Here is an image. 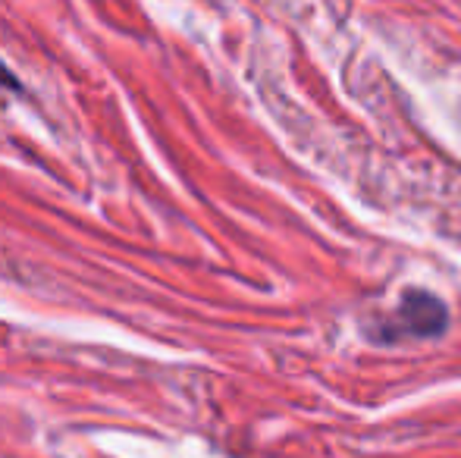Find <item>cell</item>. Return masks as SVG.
<instances>
[{
  "mask_svg": "<svg viewBox=\"0 0 461 458\" xmlns=\"http://www.w3.org/2000/svg\"><path fill=\"white\" fill-rule=\"evenodd\" d=\"M0 85L13 88V92H23V85H19L16 73H13V69H10V67H6V63H4V60H0Z\"/></svg>",
  "mask_w": 461,
  "mask_h": 458,
  "instance_id": "2",
  "label": "cell"
},
{
  "mask_svg": "<svg viewBox=\"0 0 461 458\" xmlns=\"http://www.w3.org/2000/svg\"><path fill=\"white\" fill-rule=\"evenodd\" d=\"M449 327V311L433 292L411 289L402 295L399 308L389 320H383L374 330L380 343H402V339H433L443 337Z\"/></svg>",
  "mask_w": 461,
  "mask_h": 458,
  "instance_id": "1",
  "label": "cell"
}]
</instances>
